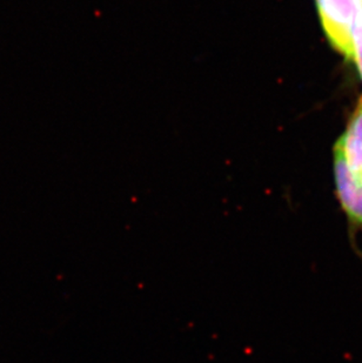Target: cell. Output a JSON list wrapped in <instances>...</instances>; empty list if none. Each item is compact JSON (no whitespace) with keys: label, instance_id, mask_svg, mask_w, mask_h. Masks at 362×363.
Instances as JSON below:
<instances>
[{"label":"cell","instance_id":"5","mask_svg":"<svg viewBox=\"0 0 362 363\" xmlns=\"http://www.w3.org/2000/svg\"><path fill=\"white\" fill-rule=\"evenodd\" d=\"M361 1H362V0H361Z\"/></svg>","mask_w":362,"mask_h":363},{"label":"cell","instance_id":"2","mask_svg":"<svg viewBox=\"0 0 362 363\" xmlns=\"http://www.w3.org/2000/svg\"><path fill=\"white\" fill-rule=\"evenodd\" d=\"M335 184L342 209L351 226L362 228V174L352 171L341 147L334 148Z\"/></svg>","mask_w":362,"mask_h":363},{"label":"cell","instance_id":"3","mask_svg":"<svg viewBox=\"0 0 362 363\" xmlns=\"http://www.w3.org/2000/svg\"><path fill=\"white\" fill-rule=\"evenodd\" d=\"M338 145L352 171L362 174V103L353 114L347 130Z\"/></svg>","mask_w":362,"mask_h":363},{"label":"cell","instance_id":"1","mask_svg":"<svg viewBox=\"0 0 362 363\" xmlns=\"http://www.w3.org/2000/svg\"><path fill=\"white\" fill-rule=\"evenodd\" d=\"M322 28L333 48L353 60L352 28L361 0H315Z\"/></svg>","mask_w":362,"mask_h":363},{"label":"cell","instance_id":"4","mask_svg":"<svg viewBox=\"0 0 362 363\" xmlns=\"http://www.w3.org/2000/svg\"><path fill=\"white\" fill-rule=\"evenodd\" d=\"M353 60L356 62L362 79V1L356 11L352 28Z\"/></svg>","mask_w":362,"mask_h":363}]
</instances>
